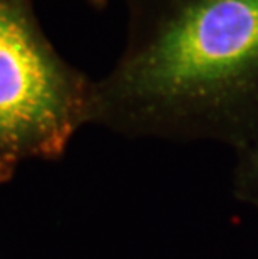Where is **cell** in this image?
Wrapping results in <instances>:
<instances>
[{"instance_id":"1","label":"cell","mask_w":258,"mask_h":259,"mask_svg":"<svg viewBox=\"0 0 258 259\" xmlns=\"http://www.w3.org/2000/svg\"><path fill=\"white\" fill-rule=\"evenodd\" d=\"M128 32L91 124L129 139L245 147L258 137V0H124Z\"/></svg>"},{"instance_id":"2","label":"cell","mask_w":258,"mask_h":259,"mask_svg":"<svg viewBox=\"0 0 258 259\" xmlns=\"http://www.w3.org/2000/svg\"><path fill=\"white\" fill-rule=\"evenodd\" d=\"M92 91L49 40L34 0H0V184L27 159L64 157L91 124Z\"/></svg>"},{"instance_id":"3","label":"cell","mask_w":258,"mask_h":259,"mask_svg":"<svg viewBox=\"0 0 258 259\" xmlns=\"http://www.w3.org/2000/svg\"><path fill=\"white\" fill-rule=\"evenodd\" d=\"M235 152L232 194L237 201L258 207V137Z\"/></svg>"},{"instance_id":"4","label":"cell","mask_w":258,"mask_h":259,"mask_svg":"<svg viewBox=\"0 0 258 259\" xmlns=\"http://www.w3.org/2000/svg\"><path fill=\"white\" fill-rule=\"evenodd\" d=\"M107 2H109V0H89V4L94 9H104L107 5Z\"/></svg>"},{"instance_id":"5","label":"cell","mask_w":258,"mask_h":259,"mask_svg":"<svg viewBox=\"0 0 258 259\" xmlns=\"http://www.w3.org/2000/svg\"><path fill=\"white\" fill-rule=\"evenodd\" d=\"M256 209H258V207H256Z\"/></svg>"}]
</instances>
